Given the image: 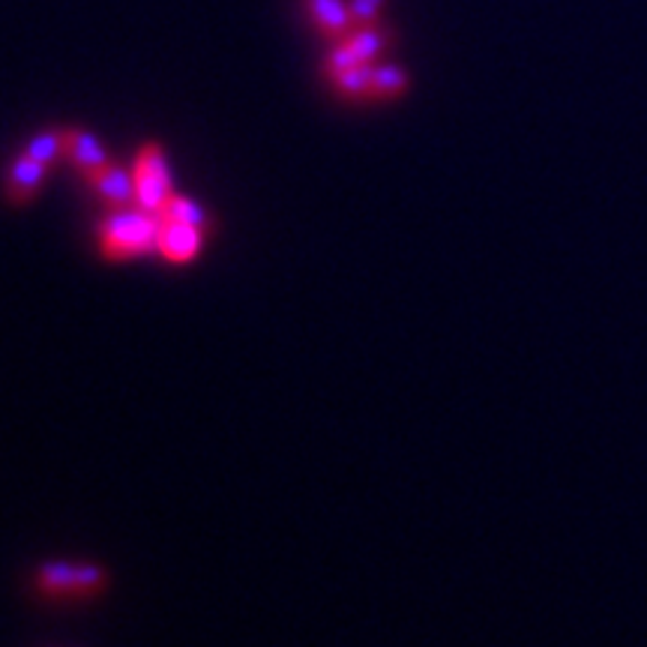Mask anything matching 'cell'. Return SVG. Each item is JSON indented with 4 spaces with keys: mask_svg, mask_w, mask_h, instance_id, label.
<instances>
[{
    "mask_svg": "<svg viewBox=\"0 0 647 647\" xmlns=\"http://www.w3.org/2000/svg\"><path fill=\"white\" fill-rule=\"evenodd\" d=\"M160 216L141 207H108L96 225V246L106 261H129L157 249Z\"/></svg>",
    "mask_w": 647,
    "mask_h": 647,
    "instance_id": "6da1fadb",
    "label": "cell"
},
{
    "mask_svg": "<svg viewBox=\"0 0 647 647\" xmlns=\"http://www.w3.org/2000/svg\"><path fill=\"white\" fill-rule=\"evenodd\" d=\"M36 591L48 600H90L103 594L108 573L96 563L52 561L36 570Z\"/></svg>",
    "mask_w": 647,
    "mask_h": 647,
    "instance_id": "7a4b0ae2",
    "label": "cell"
},
{
    "mask_svg": "<svg viewBox=\"0 0 647 647\" xmlns=\"http://www.w3.org/2000/svg\"><path fill=\"white\" fill-rule=\"evenodd\" d=\"M132 183H136V204L141 211L157 213L160 216L165 211V204L174 195L171 192V177L169 169H165V157H162V148L157 141H148L144 148L139 150L136 157V165H132Z\"/></svg>",
    "mask_w": 647,
    "mask_h": 647,
    "instance_id": "3957f363",
    "label": "cell"
},
{
    "mask_svg": "<svg viewBox=\"0 0 647 647\" xmlns=\"http://www.w3.org/2000/svg\"><path fill=\"white\" fill-rule=\"evenodd\" d=\"M204 237L207 231L195 228V225L174 223V219H160V231H157V249L165 261L171 265H190L195 255L202 252Z\"/></svg>",
    "mask_w": 647,
    "mask_h": 647,
    "instance_id": "277c9868",
    "label": "cell"
},
{
    "mask_svg": "<svg viewBox=\"0 0 647 647\" xmlns=\"http://www.w3.org/2000/svg\"><path fill=\"white\" fill-rule=\"evenodd\" d=\"M87 183V190L99 195V202L106 207H129L136 202V183H132V174H127L123 169H117L115 162H106L99 169L82 174Z\"/></svg>",
    "mask_w": 647,
    "mask_h": 647,
    "instance_id": "5b68a950",
    "label": "cell"
},
{
    "mask_svg": "<svg viewBox=\"0 0 647 647\" xmlns=\"http://www.w3.org/2000/svg\"><path fill=\"white\" fill-rule=\"evenodd\" d=\"M45 177H48V165L33 160L28 153L15 157L10 171H7V202L15 204V207L31 204L40 195V190H43Z\"/></svg>",
    "mask_w": 647,
    "mask_h": 647,
    "instance_id": "8992f818",
    "label": "cell"
},
{
    "mask_svg": "<svg viewBox=\"0 0 647 647\" xmlns=\"http://www.w3.org/2000/svg\"><path fill=\"white\" fill-rule=\"evenodd\" d=\"M303 7H306L309 22L315 24V31L330 43H339L342 36L354 31L348 0H303Z\"/></svg>",
    "mask_w": 647,
    "mask_h": 647,
    "instance_id": "52a82bcc",
    "label": "cell"
},
{
    "mask_svg": "<svg viewBox=\"0 0 647 647\" xmlns=\"http://www.w3.org/2000/svg\"><path fill=\"white\" fill-rule=\"evenodd\" d=\"M61 144H64V160L73 165L78 174H87V171L106 165L108 153L103 150V144L87 136L85 129H61Z\"/></svg>",
    "mask_w": 647,
    "mask_h": 647,
    "instance_id": "ba28073f",
    "label": "cell"
},
{
    "mask_svg": "<svg viewBox=\"0 0 647 647\" xmlns=\"http://www.w3.org/2000/svg\"><path fill=\"white\" fill-rule=\"evenodd\" d=\"M345 43L354 48V54L360 57V64H371L378 54L390 52L396 43V31L387 22L366 24V28H354L348 36H342Z\"/></svg>",
    "mask_w": 647,
    "mask_h": 647,
    "instance_id": "9c48e42d",
    "label": "cell"
},
{
    "mask_svg": "<svg viewBox=\"0 0 647 647\" xmlns=\"http://www.w3.org/2000/svg\"><path fill=\"white\" fill-rule=\"evenodd\" d=\"M408 87H411V78L402 66L384 64L371 69V99H399L408 94Z\"/></svg>",
    "mask_w": 647,
    "mask_h": 647,
    "instance_id": "30bf717a",
    "label": "cell"
},
{
    "mask_svg": "<svg viewBox=\"0 0 647 647\" xmlns=\"http://www.w3.org/2000/svg\"><path fill=\"white\" fill-rule=\"evenodd\" d=\"M371 64H357L330 75V82L336 87V94L345 99H371Z\"/></svg>",
    "mask_w": 647,
    "mask_h": 647,
    "instance_id": "8fae6325",
    "label": "cell"
},
{
    "mask_svg": "<svg viewBox=\"0 0 647 647\" xmlns=\"http://www.w3.org/2000/svg\"><path fill=\"white\" fill-rule=\"evenodd\" d=\"M160 219H174V223L195 225V228H202V231L207 234L213 231L211 216H207V213H204L195 202L183 198V195H171L169 204H165V211L160 213Z\"/></svg>",
    "mask_w": 647,
    "mask_h": 647,
    "instance_id": "7c38bea8",
    "label": "cell"
},
{
    "mask_svg": "<svg viewBox=\"0 0 647 647\" xmlns=\"http://www.w3.org/2000/svg\"><path fill=\"white\" fill-rule=\"evenodd\" d=\"M24 153L28 157H33V160H40L43 165H48L52 169L54 162L64 160V144H61V129H54V132H40V136H33L31 141H28V148H24Z\"/></svg>",
    "mask_w": 647,
    "mask_h": 647,
    "instance_id": "4fadbf2b",
    "label": "cell"
},
{
    "mask_svg": "<svg viewBox=\"0 0 647 647\" xmlns=\"http://www.w3.org/2000/svg\"><path fill=\"white\" fill-rule=\"evenodd\" d=\"M384 3H387V0H348L354 28H366V24L381 22Z\"/></svg>",
    "mask_w": 647,
    "mask_h": 647,
    "instance_id": "5bb4252c",
    "label": "cell"
}]
</instances>
